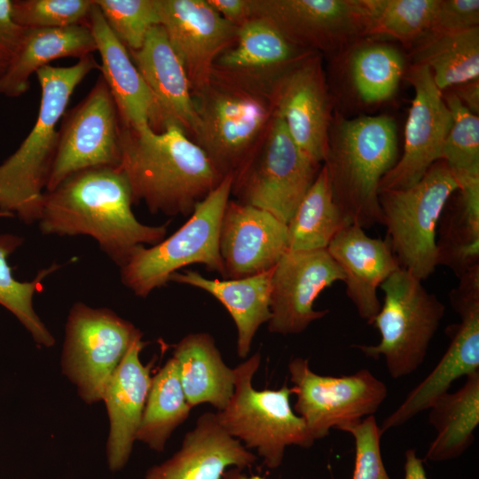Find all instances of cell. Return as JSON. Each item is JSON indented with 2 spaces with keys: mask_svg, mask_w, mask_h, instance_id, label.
Instances as JSON below:
<instances>
[{
  "mask_svg": "<svg viewBox=\"0 0 479 479\" xmlns=\"http://www.w3.org/2000/svg\"><path fill=\"white\" fill-rule=\"evenodd\" d=\"M232 182L233 176L224 177L174 233L153 246L136 249L120 268L122 283L135 295L145 298L165 286L173 273L190 264H203L223 277L219 230Z\"/></svg>",
  "mask_w": 479,
  "mask_h": 479,
  "instance_id": "cell-6",
  "label": "cell"
},
{
  "mask_svg": "<svg viewBox=\"0 0 479 479\" xmlns=\"http://www.w3.org/2000/svg\"><path fill=\"white\" fill-rule=\"evenodd\" d=\"M197 97L194 142L221 177L234 176L268 131L275 113L271 95L212 78Z\"/></svg>",
  "mask_w": 479,
  "mask_h": 479,
  "instance_id": "cell-5",
  "label": "cell"
},
{
  "mask_svg": "<svg viewBox=\"0 0 479 479\" xmlns=\"http://www.w3.org/2000/svg\"><path fill=\"white\" fill-rule=\"evenodd\" d=\"M97 51L89 26L25 28L12 63L0 77V95L18 98L27 91L30 77L60 58L82 59Z\"/></svg>",
  "mask_w": 479,
  "mask_h": 479,
  "instance_id": "cell-28",
  "label": "cell"
},
{
  "mask_svg": "<svg viewBox=\"0 0 479 479\" xmlns=\"http://www.w3.org/2000/svg\"><path fill=\"white\" fill-rule=\"evenodd\" d=\"M365 38L388 37L404 44L429 32L439 0H366Z\"/></svg>",
  "mask_w": 479,
  "mask_h": 479,
  "instance_id": "cell-37",
  "label": "cell"
},
{
  "mask_svg": "<svg viewBox=\"0 0 479 479\" xmlns=\"http://www.w3.org/2000/svg\"><path fill=\"white\" fill-rule=\"evenodd\" d=\"M349 224L334 200L326 169L321 166L287 224L288 250L326 249L334 236Z\"/></svg>",
  "mask_w": 479,
  "mask_h": 479,
  "instance_id": "cell-32",
  "label": "cell"
},
{
  "mask_svg": "<svg viewBox=\"0 0 479 479\" xmlns=\"http://www.w3.org/2000/svg\"><path fill=\"white\" fill-rule=\"evenodd\" d=\"M404 75L414 89V97L405 124L404 152L382 177L379 192L406 189L418 183L440 160L452 122L443 91L436 87L430 70L412 64Z\"/></svg>",
  "mask_w": 479,
  "mask_h": 479,
  "instance_id": "cell-16",
  "label": "cell"
},
{
  "mask_svg": "<svg viewBox=\"0 0 479 479\" xmlns=\"http://www.w3.org/2000/svg\"><path fill=\"white\" fill-rule=\"evenodd\" d=\"M459 279V286L450 294V302L460 321L450 326L449 346L431 372L382 421V434L428 410L459 378L479 371V266Z\"/></svg>",
  "mask_w": 479,
  "mask_h": 479,
  "instance_id": "cell-14",
  "label": "cell"
},
{
  "mask_svg": "<svg viewBox=\"0 0 479 479\" xmlns=\"http://www.w3.org/2000/svg\"><path fill=\"white\" fill-rule=\"evenodd\" d=\"M106 22L128 51H137L160 25L156 0H94Z\"/></svg>",
  "mask_w": 479,
  "mask_h": 479,
  "instance_id": "cell-39",
  "label": "cell"
},
{
  "mask_svg": "<svg viewBox=\"0 0 479 479\" xmlns=\"http://www.w3.org/2000/svg\"><path fill=\"white\" fill-rule=\"evenodd\" d=\"M181 384L192 408L209 404L222 411L229 403L235 384V371L223 361L214 338L208 333H192L175 346Z\"/></svg>",
  "mask_w": 479,
  "mask_h": 479,
  "instance_id": "cell-29",
  "label": "cell"
},
{
  "mask_svg": "<svg viewBox=\"0 0 479 479\" xmlns=\"http://www.w3.org/2000/svg\"><path fill=\"white\" fill-rule=\"evenodd\" d=\"M271 94L275 114L292 139L321 166L333 114L320 54L311 53L297 63L275 83Z\"/></svg>",
  "mask_w": 479,
  "mask_h": 479,
  "instance_id": "cell-18",
  "label": "cell"
},
{
  "mask_svg": "<svg viewBox=\"0 0 479 479\" xmlns=\"http://www.w3.org/2000/svg\"><path fill=\"white\" fill-rule=\"evenodd\" d=\"M320 168L300 150L274 113L261 145L233 176L232 193L287 224Z\"/></svg>",
  "mask_w": 479,
  "mask_h": 479,
  "instance_id": "cell-11",
  "label": "cell"
},
{
  "mask_svg": "<svg viewBox=\"0 0 479 479\" xmlns=\"http://www.w3.org/2000/svg\"><path fill=\"white\" fill-rule=\"evenodd\" d=\"M273 269L233 279H208L200 272L185 270L175 272L169 282L188 285L206 291L220 302L237 328V352L247 357L258 328L271 318L270 301Z\"/></svg>",
  "mask_w": 479,
  "mask_h": 479,
  "instance_id": "cell-27",
  "label": "cell"
},
{
  "mask_svg": "<svg viewBox=\"0 0 479 479\" xmlns=\"http://www.w3.org/2000/svg\"><path fill=\"white\" fill-rule=\"evenodd\" d=\"M288 371L296 396L294 411L315 441L328 436L331 428L373 415L387 397V386L368 369L350 375H322L310 369L308 359L294 357Z\"/></svg>",
  "mask_w": 479,
  "mask_h": 479,
  "instance_id": "cell-12",
  "label": "cell"
},
{
  "mask_svg": "<svg viewBox=\"0 0 479 479\" xmlns=\"http://www.w3.org/2000/svg\"><path fill=\"white\" fill-rule=\"evenodd\" d=\"M453 88V87H452ZM452 91L473 114L479 113V79L454 86Z\"/></svg>",
  "mask_w": 479,
  "mask_h": 479,
  "instance_id": "cell-45",
  "label": "cell"
},
{
  "mask_svg": "<svg viewBox=\"0 0 479 479\" xmlns=\"http://www.w3.org/2000/svg\"><path fill=\"white\" fill-rule=\"evenodd\" d=\"M477 27L478 0H439L429 33H456Z\"/></svg>",
  "mask_w": 479,
  "mask_h": 479,
  "instance_id": "cell-42",
  "label": "cell"
},
{
  "mask_svg": "<svg viewBox=\"0 0 479 479\" xmlns=\"http://www.w3.org/2000/svg\"><path fill=\"white\" fill-rule=\"evenodd\" d=\"M223 278L267 271L288 251L287 225L270 212L229 200L219 230Z\"/></svg>",
  "mask_w": 479,
  "mask_h": 479,
  "instance_id": "cell-21",
  "label": "cell"
},
{
  "mask_svg": "<svg viewBox=\"0 0 479 479\" xmlns=\"http://www.w3.org/2000/svg\"><path fill=\"white\" fill-rule=\"evenodd\" d=\"M458 185L448 165L436 161L411 187L379 192L381 224L399 263L423 280L437 263V226L444 207Z\"/></svg>",
  "mask_w": 479,
  "mask_h": 479,
  "instance_id": "cell-9",
  "label": "cell"
},
{
  "mask_svg": "<svg viewBox=\"0 0 479 479\" xmlns=\"http://www.w3.org/2000/svg\"><path fill=\"white\" fill-rule=\"evenodd\" d=\"M349 67L356 92L369 104L391 98L405 73L402 53L392 45L376 42L360 44L351 55Z\"/></svg>",
  "mask_w": 479,
  "mask_h": 479,
  "instance_id": "cell-36",
  "label": "cell"
},
{
  "mask_svg": "<svg viewBox=\"0 0 479 479\" xmlns=\"http://www.w3.org/2000/svg\"><path fill=\"white\" fill-rule=\"evenodd\" d=\"M120 145L119 167L133 204L144 202L152 214L188 216L224 178L205 152L175 124L161 132L122 124Z\"/></svg>",
  "mask_w": 479,
  "mask_h": 479,
  "instance_id": "cell-2",
  "label": "cell"
},
{
  "mask_svg": "<svg viewBox=\"0 0 479 479\" xmlns=\"http://www.w3.org/2000/svg\"><path fill=\"white\" fill-rule=\"evenodd\" d=\"M452 118L441 158L458 186L479 181V117L470 112L451 90L443 93Z\"/></svg>",
  "mask_w": 479,
  "mask_h": 479,
  "instance_id": "cell-38",
  "label": "cell"
},
{
  "mask_svg": "<svg viewBox=\"0 0 479 479\" xmlns=\"http://www.w3.org/2000/svg\"><path fill=\"white\" fill-rule=\"evenodd\" d=\"M404 479H428L422 459L416 455L414 449H409L404 453Z\"/></svg>",
  "mask_w": 479,
  "mask_h": 479,
  "instance_id": "cell-46",
  "label": "cell"
},
{
  "mask_svg": "<svg viewBox=\"0 0 479 479\" xmlns=\"http://www.w3.org/2000/svg\"><path fill=\"white\" fill-rule=\"evenodd\" d=\"M11 10L12 0H0V77L12 63L25 32L13 21Z\"/></svg>",
  "mask_w": 479,
  "mask_h": 479,
  "instance_id": "cell-43",
  "label": "cell"
},
{
  "mask_svg": "<svg viewBox=\"0 0 479 479\" xmlns=\"http://www.w3.org/2000/svg\"><path fill=\"white\" fill-rule=\"evenodd\" d=\"M145 344L142 338L133 342L104 394L110 421L106 454L113 471L122 469L130 458L151 388L153 361L144 365L139 358Z\"/></svg>",
  "mask_w": 479,
  "mask_h": 479,
  "instance_id": "cell-25",
  "label": "cell"
},
{
  "mask_svg": "<svg viewBox=\"0 0 479 479\" xmlns=\"http://www.w3.org/2000/svg\"><path fill=\"white\" fill-rule=\"evenodd\" d=\"M351 435L355 443L352 479H390L381 452L382 433L374 415L339 428Z\"/></svg>",
  "mask_w": 479,
  "mask_h": 479,
  "instance_id": "cell-41",
  "label": "cell"
},
{
  "mask_svg": "<svg viewBox=\"0 0 479 479\" xmlns=\"http://www.w3.org/2000/svg\"><path fill=\"white\" fill-rule=\"evenodd\" d=\"M128 179L120 167L78 171L43 193L38 227L43 234L86 235L119 268L142 246L162 240L168 224L148 225L132 211Z\"/></svg>",
  "mask_w": 479,
  "mask_h": 479,
  "instance_id": "cell-1",
  "label": "cell"
},
{
  "mask_svg": "<svg viewBox=\"0 0 479 479\" xmlns=\"http://www.w3.org/2000/svg\"><path fill=\"white\" fill-rule=\"evenodd\" d=\"M428 420L436 429L425 459L442 462L462 455L473 444L479 425V371L466 376L455 392H446L428 409Z\"/></svg>",
  "mask_w": 479,
  "mask_h": 479,
  "instance_id": "cell-30",
  "label": "cell"
},
{
  "mask_svg": "<svg viewBox=\"0 0 479 479\" xmlns=\"http://www.w3.org/2000/svg\"><path fill=\"white\" fill-rule=\"evenodd\" d=\"M191 410L181 384L177 362L171 357L152 377L136 440L156 452H162L172 432L188 418Z\"/></svg>",
  "mask_w": 479,
  "mask_h": 479,
  "instance_id": "cell-34",
  "label": "cell"
},
{
  "mask_svg": "<svg viewBox=\"0 0 479 479\" xmlns=\"http://www.w3.org/2000/svg\"><path fill=\"white\" fill-rule=\"evenodd\" d=\"M457 192L455 205L441 215L436 247L438 265L459 277L479 266V185Z\"/></svg>",
  "mask_w": 479,
  "mask_h": 479,
  "instance_id": "cell-33",
  "label": "cell"
},
{
  "mask_svg": "<svg viewBox=\"0 0 479 479\" xmlns=\"http://www.w3.org/2000/svg\"><path fill=\"white\" fill-rule=\"evenodd\" d=\"M129 52L153 97L156 132L175 124L193 135L198 118L191 84L164 28L161 25L153 27L141 48Z\"/></svg>",
  "mask_w": 479,
  "mask_h": 479,
  "instance_id": "cell-22",
  "label": "cell"
},
{
  "mask_svg": "<svg viewBox=\"0 0 479 479\" xmlns=\"http://www.w3.org/2000/svg\"><path fill=\"white\" fill-rule=\"evenodd\" d=\"M142 335L131 322L110 309L81 302L73 304L66 324L61 366L83 401L103 400L114 372Z\"/></svg>",
  "mask_w": 479,
  "mask_h": 479,
  "instance_id": "cell-10",
  "label": "cell"
},
{
  "mask_svg": "<svg viewBox=\"0 0 479 479\" xmlns=\"http://www.w3.org/2000/svg\"><path fill=\"white\" fill-rule=\"evenodd\" d=\"M397 138L389 116L333 115L323 166L334 200L350 224H381L379 185L397 161Z\"/></svg>",
  "mask_w": 479,
  "mask_h": 479,
  "instance_id": "cell-4",
  "label": "cell"
},
{
  "mask_svg": "<svg viewBox=\"0 0 479 479\" xmlns=\"http://www.w3.org/2000/svg\"><path fill=\"white\" fill-rule=\"evenodd\" d=\"M343 280L342 269L326 249L288 250L273 269L268 330L283 335L303 332L328 312L313 307L319 294Z\"/></svg>",
  "mask_w": 479,
  "mask_h": 479,
  "instance_id": "cell-17",
  "label": "cell"
},
{
  "mask_svg": "<svg viewBox=\"0 0 479 479\" xmlns=\"http://www.w3.org/2000/svg\"><path fill=\"white\" fill-rule=\"evenodd\" d=\"M421 281L402 268L393 272L380 287L384 301L371 323L380 332L379 343L353 346L366 357H383L394 379L422 365L444 314V305Z\"/></svg>",
  "mask_w": 479,
  "mask_h": 479,
  "instance_id": "cell-8",
  "label": "cell"
},
{
  "mask_svg": "<svg viewBox=\"0 0 479 479\" xmlns=\"http://www.w3.org/2000/svg\"><path fill=\"white\" fill-rule=\"evenodd\" d=\"M160 25L181 59L193 97L211 82L217 57L234 41L238 27L207 0H156Z\"/></svg>",
  "mask_w": 479,
  "mask_h": 479,
  "instance_id": "cell-19",
  "label": "cell"
},
{
  "mask_svg": "<svg viewBox=\"0 0 479 479\" xmlns=\"http://www.w3.org/2000/svg\"><path fill=\"white\" fill-rule=\"evenodd\" d=\"M23 241V238L14 234H0V305L20 320L37 345L52 347L55 338L35 313L33 298L36 293L43 290V279L59 270L60 265L53 263L40 270L30 281L17 280L12 275L7 258Z\"/></svg>",
  "mask_w": 479,
  "mask_h": 479,
  "instance_id": "cell-35",
  "label": "cell"
},
{
  "mask_svg": "<svg viewBox=\"0 0 479 479\" xmlns=\"http://www.w3.org/2000/svg\"><path fill=\"white\" fill-rule=\"evenodd\" d=\"M311 53L292 43L270 20L251 17L216 59L212 78L271 94L275 83Z\"/></svg>",
  "mask_w": 479,
  "mask_h": 479,
  "instance_id": "cell-20",
  "label": "cell"
},
{
  "mask_svg": "<svg viewBox=\"0 0 479 479\" xmlns=\"http://www.w3.org/2000/svg\"><path fill=\"white\" fill-rule=\"evenodd\" d=\"M93 0H14L12 18L24 28L89 26Z\"/></svg>",
  "mask_w": 479,
  "mask_h": 479,
  "instance_id": "cell-40",
  "label": "cell"
},
{
  "mask_svg": "<svg viewBox=\"0 0 479 479\" xmlns=\"http://www.w3.org/2000/svg\"><path fill=\"white\" fill-rule=\"evenodd\" d=\"M0 217H14V215L0 211Z\"/></svg>",
  "mask_w": 479,
  "mask_h": 479,
  "instance_id": "cell-48",
  "label": "cell"
},
{
  "mask_svg": "<svg viewBox=\"0 0 479 479\" xmlns=\"http://www.w3.org/2000/svg\"><path fill=\"white\" fill-rule=\"evenodd\" d=\"M257 457L230 436L216 414H201L180 449L169 459L149 468L145 479H222L227 468L244 469Z\"/></svg>",
  "mask_w": 479,
  "mask_h": 479,
  "instance_id": "cell-24",
  "label": "cell"
},
{
  "mask_svg": "<svg viewBox=\"0 0 479 479\" xmlns=\"http://www.w3.org/2000/svg\"><path fill=\"white\" fill-rule=\"evenodd\" d=\"M326 250L343 272L347 296L360 318L371 325L381 306L377 289L400 268L389 240L372 238L362 227L349 224Z\"/></svg>",
  "mask_w": 479,
  "mask_h": 479,
  "instance_id": "cell-23",
  "label": "cell"
},
{
  "mask_svg": "<svg viewBox=\"0 0 479 479\" xmlns=\"http://www.w3.org/2000/svg\"><path fill=\"white\" fill-rule=\"evenodd\" d=\"M99 69L92 54L69 67L40 68L41 101L35 122L17 150L0 164V211L26 224L37 223L59 137L57 125L75 88Z\"/></svg>",
  "mask_w": 479,
  "mask_h": 479,
  "instance_id": "cell-3",
  "label": "cell"
},
{
  "mask_svg": "<svg viewBox=\"0 0 479 479\" xmlns=\"http://www.w3.org/2000/svg\"><path fill=\"white\" fill-rule=\"evenodd\" d=\"M222 479H264L259 475H247L242 470L237 467H231L226 470Z\"/></svg>",
  "mask_w": 479,
  "mask_h": 479,
  "instance_id": "cell-47",
  "label": "cell"
},
{
  "mask_svg": "<svg viewBox=\"0 0 479 479\" xmlns=\"http://www.w3.org/2000/svg\"><path fill=\"white\" fill-rule=\"evenodd\" d=\"M121 126L114 99L99 75L89 93L62 116L45 191L83 169L119 167Z\"/></svg>",
  "mask_w": 479,
  "mask_h": 479,
  "instance_id": "cell-13",
  "label": "cell"
},
{
  "mask_svg": "<svg viewBox=\"0 0 479 479\" xmlns=\"http://www.w3.org/2000/svg\"><path fill=\"white\" fill-rule=\"evenodd\" d=\"M412 64L426 66L436 87L479 79V27L456 33H427L416 42Z\"/></svg>",
  "mask_w": 479,
  "mask_h": 479,
  "instance_id": "cell-31",
  "label": "cell"
},
{
  "mask_svg": "<svg viewBox=\"0 0 479 479\" xmlns=\"http://www.w3.org/2000/svg\"><path fill=\"white\" fill-rule=\"evenodd\" d=\"M251 17L270 20L292 43L339 53L365 38L366 0H249Z\"/></svg>",
  "mask_w": 479,
  "mask_h": 479,
  "instance_id": "cell-15",
  "label": "cell"
},
{
  "mask_svg": "<svg viewBox=\"0 0 479 479\" xmlns=\"http://www.w3.org/2000/svg\"><path fill=\"white\" fill-rule=\"evenodd\" d=\"M101 64L99 70L114 99L121 123L130 128L149 126L156 131L153 97L125 45L115 36L93 0L89 17Z\"/></svg>",
  "mask_w": 479,
  "mask_h": 479,
  "instance_id": "cell-26",
  "label": "cell"
},
{
  "mask_svg": "<svg viewBox=\"0 0 479 479\" xmlns=\"http://www.w3.org/2000/svg\"><path fill=\"white\" fill-rule=\"evenodd\" d=\"M260 363L257 352L234 368L233 394L216 414L230 436L247 449H255L264 465L275 469L281 465L287 446L310 448L315 440L291 406L293 388L285 384L279 389L256 390L253 387Z\"/></svg>",
  "mask_w": 479,
  "mask_h": 479,
  "instance_id": "cell-7",
  "label": "cell"
},
{
  "mask_svg": "<svg viewBox=\"0 0 479 479\" xmlns=\"http://www.w3.org/2000/svg\"><path fill=\"white\" fill-rule=\"evenodd\" d=\"M224 19L240 27L251 18L249 0H207Z\"/></svg>",
  "mask_w": 479,
  "mask_h": 479,
  "instance_id": "cell-44",
  "label": "cell"
}]
</instances>
